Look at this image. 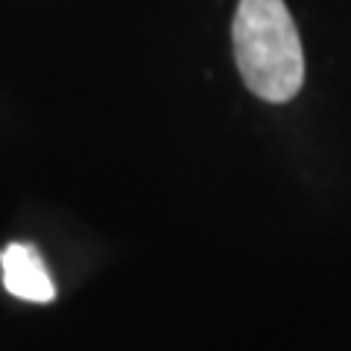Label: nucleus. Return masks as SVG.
Returning <instances> with one entry per match:
<instances>
[{
	"label": "nucleus",
	"instance_id": "obj_1",
	"mask_svg": "<svg viewBox=\"0 0 351 351\" xmlns=\"http://www.w3.org/2000/svg\"><path fill=\"white\" fill-rule=\"evenodd\" d=\"M234 59L246 88L267 103H287L304 82V50L284 0H240Z\"/></svg>",
	"mask_w": 351,
	"mask_h": 351
},
{
	"label": "nucleus",
	"instance_id": "obj_2",
	"mask_svg": "<svg viewBox=\"0 0 351 351\" xmlns=\"http://www.w3.org/2000/svg\"><path fill=\"white\" fill-rule=\"evenodd\" d=\"M0 269H3V287L15 299L36 302V304H47L56 299V284H53L36 246L9 243L0 252Z\"/></svg>",
	"mask_w": 351,
	"mask_h": 351
}]
</instances>
